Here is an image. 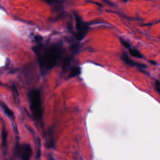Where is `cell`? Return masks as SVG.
<instances>
[{
  "instance_id": "7c38bea8",
  "label": "cell",
  "mask_w": 160,
  "mask_h": 160,
  "mask_svg": "<svg viewBox=\"0 0 160 160\" xmlns=\"http://www.w3.org/2000/svg\"><path fill=\"white\" fill-rule=\"evenodd\" d=\"M155 89L160 94V82L158 81V80L155 82Z\"/></svg>"
},
{
  "instance_id": "277c9868",
  "label": "cell",
  "mask_w": 160,
  "mask_h": 160,
  "mask_svg": "<svg viewBox=\"0 0 160 160\" xmlns=\"http://www.w3.org/2000/svg\"><path fill=\"white\" fill-rule=\"evenodd\" d=\"M17 152L19 156V158L23 160H28L32 155L31 147L28 144L19 146L17 148Z\"/></svg>"
},
{
  "instance_id": "7a4b0ae2",
  "label": "cell",
  "mask_w": 160,
  "mask_h": 160,
  "mask_svg": "<svg viewBox=\"0 0 160 160\" xmlns=\"http://www.w3.org/2000/svg\"><path fill=\"white\" fill-rule=\"evenodd\" d=\"M30 110L34 118L39 121L42 118L43 109L41 104V93L39 90L33 89L29 94Z\"/></svg>"
},
{
  "instance_id": "8fae6325",
  "label": "cell",
  "mask_w": 160,
  "mask_h": 160,
  "mask_svg": "<svg viewBox=\"0 0 160 160\" xmlns=\"http://www.w3.org/2000/svg\"><path fill=\"white\" fill-rule=\"evenodd\" d=\"M120 41H121V43H122V45L125 48H126L129 49L131 48V44L128 41H126V40L122 39V38H120Z\"/></svg>"
},
{
  "instance_id": "9a60e30c",
  "label": "cell",
  "mask_w": 160,
  "mask_h": 160,
  "mask_svg": "<svg viewBox=\"0 0 160 160\" xmlns=\"http://www.w3.org/2000/svg\"><path fill=\"white\" fill-rule=\"evenodd\" d=\"M124 1H128V0H124Z\"/></svg>"
},
{
  "instance_id": "8992f818",
  "label": "cell",
  "mask_w": 160,
  "mask_h": 160,
  "mask_svg": "<svg viewBox=\"0 0 160 160\" xmlns=\"http://www.w3.org/2000/svg\"><path fill=\"white\" fill-rule=\"evenodd\" d=\"M80 73H81V68H80L79 66H74L71 70L69 74V77L70 78L76 77H77V76L79 75Z\"/></svg>"
},
{
  "instance_id": "30bf717a",
  "label": "cell",
  "mask_w": 160,
  "mask_h": 160,
  "mask_svg": "<svg viewBox=\"0 0 160 160\" xmlns=\"http://www.w3.org/2000/svg\"><path fill=\"white\" fill-rule=\"evenodd\" d=\"M72 60V57H67L65 60H64L63 63V69H66V68L70 65V64Z\"/></svg>"
},
{
  "instance_id": "4fadbf2b",
  "label": "cell",
  "mask_w": 160,
  "mask_h": 160,
  "mask_svg": "<svg viewBox=\"0 0 160 160\" xmlns=\"http://www.w3.org/2000/svg\"><path fill=\"white\" fill-rule=\"evenodd\" d=\"M44 1H45L47 3H51L54 1V0H44Z\"/></svg>"
},
{
  "instance_id": "52a82bcc",
  "label": "cell",
  "mask_w": 160,
  "mask_h": 160,
  "mask_svg": "<svg viewBox=\"0 0 160 160\" xmlns=\"http://www.w3.org/2000/svg\"><path fill=\"white\" fill-rule=\"evenodd\" d=\"M129 52L131 56H133V57L135 58H140V59L143 58V54L137 50H135L130 48H129Z\"/></svg>"
},
{
  "instance_id": "5bb4252c",
  "label": "cell",
  "mask_w": 160,
  "mask_h": 160,
  "mask_svg": "<svg viewBox=\"0 0 160 160\" xmlns=\"http://www.w3.org/2000/svg\"><path fill=\"white\" fill-rule=\"evenodd\" d=\"M151 64H153L154 65H157V63L154 62V61H151Z\"/></svg>"
},
{
  "instance_id": "5b68a950",
  "label": "cell",
  "mask_w": 160,
  "mask_h": 160,
  "mask_svg": "<svg viewBox=\"0 0 160 160\" xmlns=\"http://www.w3.org/2000/svg\"><path fill=\"white\" fill-rule=\"evenodd\" d=\"M121 58H122V59L123 60V61H125V63L127 64L128 65H130V66H136V67H137L140 71H143V72H144V73H145V71H144V70H145L146 68H147L146 65H143V64H141V63H136V62L133 61V60H131L128 57V54L126 53H124L122 54Z\"/></svg>"
},
{
  "instance_id": "ba28073f",
  "label": "cell",
  "mask_w": 160,
  "mask_h": 160,
  "mask_svg": "<svg viewBox=\"0 0 160 160\" xmlns=\"http://www.w3.org/2000/svg\"><path fill=\"white\" fill-rule=\"evenodd\" d=\"M1 107L3 108L4 111H5V113L8 116V117H14L13 112L6 105H5V104L1 103Z\"/></svg>"
},
{
  "instance_id": "3957f363",
  "label": "cell",
  "mask_w": 160,
  "mask_h": 160,
  "mask_svg": "<svg viewBox=\"0 0 160 160\" xmlns=\"http://www.w3.org/2000/svg\"><path fill=\"white\" fill-rule=\"evenodd\" d=\"M75 19L77 33H74V37L78 41H81L86 37L88 28L86 24L82 21L78 15L75 14Z\"/></svg>"
},
{
  "instance_id": "6da1fadb",
  "label": "cell",
  "mask_w": 160,
  "mask_h": 160,
  "mask_svg": "<svg viewBox=\"0 0 160 160\" xmlns=\"http://www.w3.org/2000/svg\"><path fill=\"white\" fill-rule=\"evenodd\" d=\"M34 51L38 55L39 67L43 74L53 69L65 52L62 45L58 43L51 45L44 50L39 48L38 50Z\"/></svg>"
},
{
  "instance_id": "9c48e42d",
  "label": "cell",
  "mask_w": 160,
  "mask_h": 160,
  "mask_svg": "<svg viewBox=\"0 0 160 160\" xmlns=\"http://www.w3.org/2000/svg\"><path fill=\"white\" fill-rule=\"evenodd\" d=\"M2 145L3 149L5 150L6 148V141H7V133L6 129L3 128L2 130Z\"/></svg>"
}]
</instances>
